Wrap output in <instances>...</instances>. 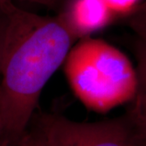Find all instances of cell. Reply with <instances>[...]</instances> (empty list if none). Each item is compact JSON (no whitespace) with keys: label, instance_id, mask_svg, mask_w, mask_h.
I'll use <instances>...</instances> for the list:
<instances>
[{"label":"cell","instance_id":"6da1fadb","mask_svg":"<svg viewBox=\"0 0 146 146\" xmlns=\"http://www.w3.org/2000/svg\"><path fill=\"white\" fill-rule=\"evenodd\" d=\"M7 18L0 74V127L17 146L34 117L42 90L76 42L58 14L40 16L6 3Z\"/></svg>","mask_w":146,"mask_h":146},{"label":"cell","instance_id":"3957f363","mask_svg":"<svg viewBox=\"0 0 146 146\" xmlns=\"http://www.w3.org/2000/svg\"><path fill=\"white\" fill-rule=\"evenodd\" d=\"M36 120L43 146H136L124 116L76 122L63 115L44 113Z\"/></svg>","mask_w":146,"mask_h":146},{"label":"cell","instance_id":"ba28073f","mask_svg":"<svg viewBox=\"0 0 146 146\" xmlns=\"http://www.w3.org/2000/svg\"><path fill=\"white\" fill-rule=\"evenodd\" d=\"M14 0H0V13H3V8L6 3L12 2ZM20 1H25V2H30V3H34L40 5H43L50 9H60L63 5L65 0H20Z\"/></svg>","mask_w":146,"mask_h":146},{"label":"cell","instance_id":"5b68a950","mask_svg":"<svg viewBox=\"0 0 146 146\" xmlns=\"http://www.w3.org/2000/svg\"><path fill=\"white\" fill-rule=\"evenodd\" d=\"M58 15L76 42L107 26L115 17L104 0H65Z\"/></svg>","mask_w":146,"mask_h":146},{"label":"cell","instance_id":"52a82bcc","mask_svg":"<svg viewBox=\"0 0 146 146\" xmlns=\"http://www.w3.org/2000/svg\"><path fill=\"white\" fill-rule=\"evenodd\" d=\"M17 146H43L42 136L36 127H33L31 130L28 131Z\"/></svg>","mask_w":146,"mask_h":146},{"label":"cell","instance_id":"30bf717a","mask_svg":"<svg viewBox=\"0 0 146 146\" xmlns=\"http://www.w3.org/2000/svg\"><path fill=\"white\" fill-rule=\"evenodd\" d=\"M0 146H7L4 141V138H3V132L1 130V127H0Z\"/></svg>","mask_w":146,"mask_h":146},{"label":"cell","instance_id":"277c9868","mask_svg":"<svg viewBox=\"0 0 146 146\" xmlns=\"http://www.w3.org/2000/svg\"><path fill=\"white\" fill-rule=\"evenodd\" d=\"M127 24L133 33L136 89L123 116L130 127L136 146H146V0L127 16Z\"/></svg>","mask_w":146,"mask_h":146},{"label":"cell","instance_id":"7a4b0ae2","mask_svg":"<svg viewBox=\"0 0 146 146\" xmlns=\"http://www.w3.org/2000/svg\"><path fill=\"white\" fill-rule=\"evenodd\" d=\"M63 65L73 94L93 111L108 112L135 95L136 69L123 53L102 39L77 41Z\"/></svg>","mask_w":146,"mask_h":146},{"label":"cell","instance_id":"9c48e42d","mask_svg":"<svg viewBox=\"0 0 146 146\" xmlns=\"http://www.w3.org/2000/svg\"><path fill=\"white\" fill-rule=\"evenodd\" d=\"M7 24V18L5 11H3V13H0V74H1V64H2L4 42H5Z\"/></svg>","mask_w":146,"mask_h":146},{"label":"cell","instance_id":"8992f818","mask_svg":"<svg viewBox=\"0 0 146 146\" xmlns=\"http://www.w3.org/2000/svg\"><path fill=\"white\" fill-rule=\"evenodd\" d=\"M110 11L117 15L127 16L139 5L140 0H104Z\"/></svg>","mask_w":146,"mask_h":146}]
</instances>
